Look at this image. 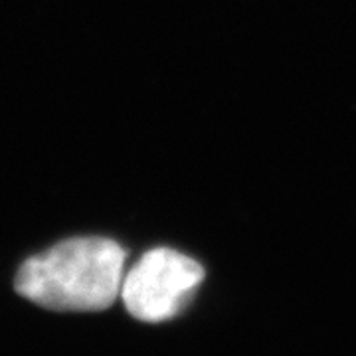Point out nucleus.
<instances>
[{
    "label": "nucleus",
    "mask_w": 356,
    "mask_h": 356,
    "mask_svg": "<svg viewBox=\"0 0 356 356\" xmlns=\"http://www.w3.org/2000/svg\"><path fill=\"white\" fill-rule=\"evenodd\" d=\"M202 266L170 248H156L123 273L121 291L127 311L143 323L177 317L202 283Z\"/></svg>",
    "instance_id": "obj_2"
},
{
    "label": "nucleus",
    "mask_w": 356,
    "mask_h": 356,
    "mask_svg": "<svg viewBox=\"0 0 356 356\" xmlns=\"http://www.w3.org/2000/svg\"><path fill=\"white\" fill-rule=\"evenodd\" d=\"M125 250L109 238H72L26 259L14 287L50 311L93 313L113 305L121 291Z\"/></svg>",
    "instance_id": "obj_1"
}]
</instances>
